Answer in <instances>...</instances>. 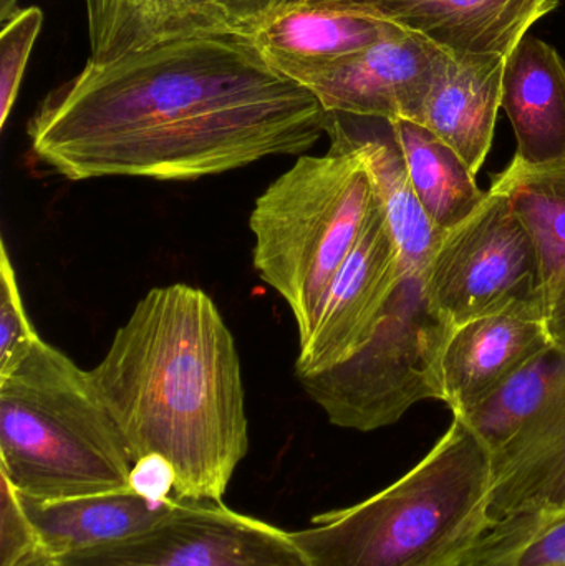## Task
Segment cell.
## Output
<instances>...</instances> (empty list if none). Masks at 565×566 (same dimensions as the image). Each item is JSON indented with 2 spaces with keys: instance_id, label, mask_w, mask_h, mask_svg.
<instances>
[{
  "instance_id": "cell-7",
  "label": "cell",
  "mask_w": 565,
  "mask_h": 566,
  "mask_svg": "<svg viewBox=\"0 0 565 566\" xmlns=\"http://www.w3.org/2000/svg\"><path fill=\"white\" fill-rule=\"evenodd\" d=\"M423 289L451 328L514 306H544L536 248L506 195L491 188L477 211L444 234Z\"/></svg>"
},
{
  "instance_id": "cell-20",
  "label": "cell",
  "mask_w": 565,
  "mask_h": 566,
  "mask_svg": "<svg viewBox=\"0 0 565 566\" xmlns=\"http://www.w3.org/2000/svg\"><path fill=\"white\" fill-rule=\"evenodd\" d=\"M425 214L441 232L470 218L486 198L477 175L447 143L410 119L391 122Z\"/></svg>"
},
{
  "instance_id": "cell-17",
  "label": "cell",
  "mask_w": 565,
  "mask_h": 566,
  "mask_svg": "<svg viewBox=\"0 0 565 566\" xmlns=\"http://www.w3.org/2000/svg\"><path fill=\"white\" fill-rule=\"evenodd\" d=\"M501 108L516 135L514 158L531 165L565 158V60L553 45L527 33L514 46Z\"/></svg>"
},
{
  "instance_id": "cell-23",
  "label": "cell",
  "mask_w": 565,
  "mask_h": 566,
  "mask_svg": "<svg viewBox=\"0 0 565 566\" xmlns=\"http://www.w3.org/2000/svg\"><path fill=\"white\" fill-rule=\"evenodd\" d=\"M463 566H565V507L500 518Z\"/></svg>"
},
{
  "instance_id": "cell-16",
  "label": "cell",
  "mask_w": 565,
  "mask_h": 566,
  "mask_svg": "<svg viewBox=\"0 0 565 566\" xmlns=\"http://www.w3.org/2000/svg\"><path fill=\"white\" fill-rule=\"evenodd\" d=\"M327 128L341 133L364 155L400 249L404 274L423 275L447 232L425 214L394 125L387 119L328 113Z\"/></svg>"
},
{
  "instance_id": "cell-5",
  "label": "cell",
  "mask_w": 565,
  "mask_h": 566,
  "mask_svg": "<svg viewBox=\"0 0 565 566\" xmlns=\"http://www.w3.org/2000/svg\"><path fill=\"white\" fill-rule=\"evenodd\" d=\"M325 155H302L255 201L252 262L291 310L299 343L311 336L328 285L360 239L378 192L364 155L325 128Z\"/></svg>"
},
{
  "instance_id": "cell-27",
  "label": "cell",
  "mask_w": 565,
  "mask_h": 566,
  "mask_svg": "<svg viewBox=\"0 0 565 566\" xmlns=\"http://www.w3.org/2000/svg\"><path fill=\"white\" fill-rule=\"evenodd\" d=\"M129 491L153 502L175 497L176 472L161 455H145L133 464Z\"/></svg>"
},
{
  "instance_id": "cell-18",
  "label": "cell",
  "mask_w": 565,
  "mask_h": 566,
  "mask_svg": "<svg viewBox=\"0 0 565 566\" xmlns=\"http://www.w3.org/2000/svg\"><path fill=\"white\" fill-rule=\"evenodd\" d=\"M85 7L93 65L181 36L236 32L211 0H85Z\"/></svg>"
},
{
  "instance_id": "cell-10",
  "label": "cell",
  "mask_w": 565,
  "mask_h": 566,
  "mask_svg": "<svg viewBox=\"0 0 565 566\" xmlns=\"http://www.w3.org/2000/svg\"><path fill=\"white\" fill-rule=\"evenodd\" d=\"M444 52L397 25L384 39L325 70L307 90L327 113L417 122Z\"/></svg>"
},
{
  "instance_id": "cell-3",
  "label": "cell",
  "mask_w": 565,
  "mask_h": 566,
  "mask_svg": "<svg viewBox=\"0 0 565 566\" xmlns=\"http://www.w3.org/2000/svg\"><path fill=\"white\" fill-rule=\"evenodd\" d=\"M494 524L491 452L453 416L397 482L291 537L312 566H463Z\"/></svg>"
},
{
  "instance_id": "cell-2",
  "label": "cell",
  "mask_w": 565,
  "mask_h": 566,
  "mask_svg": "<svg viewBox=\"0 0 565 566\" xmlns=\"http://www.w3.org/2000/svg\"><path fill=\"white\" fill-rule=\"evenodd\" d=\"M90 376L133 462L161 455L176 499L222 502L248 454L249 422L238 345L205 290H149Z\"/></svg>"
},
{
  "instance_id": "cell-13",
  "label": "cell",
  "mask_w": 565,
  "mask_h": 566,
  "mask_svg": "<svg viewBox=\"0 0 565 566\" xmlns=\"http://www.w3.org/2000/svg\"><path fill=\"white\" fill-rule=\"evenodd\" d=\"M395 27L307 0H285L248 35L272 69L307 88L325 70L384 39Z\"/></svg>"
},
{
  "instance_id": "cell-15",
  "label": "cell",
  "mask_w": 565,
  "mask_h": 566,
  "mask_svg": "<svg viewBox=\"0 0 565 566\" xmlns=\"http://www.w3.org/2000/svg\"><path fill=\"white\" fill-rule=\"evenodd\" d=\"M491 462L496 521L565 507V371L533 418L491 452Z\"/></svg>"
},
{
  "instance_id": "cell-26",
  "label": "cell",
  "mask_w": 565,
  "mask_h": 566,
  "mask_svg": "<svg viewBox=\"0 0 565 566\" xmlns=\"http://www.w3.org/2000/svg\"><path fill=\"white\" fill-rule=\"evenodd\" d=\"M50 557L19 492L0 474V566H30Z\"/></svg>"
},
{
  "instance_id": "cell-6",
  "label": "cell",
  "mask_w": 565,
  "mask_h": 566,
  "mask_svg": "<svg viewBox=\"0 0 565 566\" xmlns=\"http://www.w3.org/2000/svg\"><path fill=\"white\" fill-rule=\"evenodd\" d=\"M453 328L430 308L423 275L405 274L370 342L350 359L299 379L337 428L377 431L425 399L443 401V355Z\"/></svg>"
},
{
  "instance_id": "cell-22",
  "label": "cell",
  "mask_w": 565,
  "mask_h": 566,
  "mask_svg": "<svg viewBox=\"0 0 565 566\" xmlns=\"http://www.w3.org/2000/svg\"><path fill=\"white\" fill-rule=\"evenodd\" d=\"M564 371L563 353L547 349L477 408L454 418H460L486 446L488 451H498L523 428L524 422L533 418Z\"/></svg>"
},
{
  "instance_id": "cell-14",
  "label": "cell",
  "mask_w": 565,
  "mask_h": 566,
  "mask_svg": "<svg viewBox=\"0 0 565 566\" xmlns=\"http://www.w3.org/2000/svg\"><path fill=\"white\" fill-rule=\"evenodd\" d=\"M506 60L447 50L415 122L453 148L474 175L493 146Z\"/></svg>"
},
{
  "instance_id": "cell-28",
  "label": "cell",
  "mask_w": 565,
  "mask_h": 566,
  "mask_svg": "<svg viewBox=\"0 0 565 566\" xmlns=\"http://www.w3.org/2000/svg\"><path fill=\"white\" fill-rule=\"evenodd\" d=\"M236 32L248 35L285 0H211Z\"/></svg>"
},
{
  "instance_id": "cell-24",
  "label": "cell",
  "mask_w": 565,
  "mask_h": 566,
  "mask_svg": "<svg viewBox=\"0 0 565 566\" xmlns=\"http://www.w3.org/2000/svg\"><path fill=\"white\" fill-rule=\"evenodd\" d=\"M43 12L40 7L19 9L0 33V128H6L10 113L19 96L27 63L42 30Z\"/></svg>"
},
{
  "instance_id": "cell-29",
  "label": "cell",
  "mask_w": 565,
  "mask_h": 566,
  "mask_svg": "<svg viewBox=\"0 0 565 566\" xmlns=\"http://www.w3.org/2000/svg\"><path fill=\"white\" fill-rule=\"evenodd\" d=\"M544 328L551 346L565 356V275L544 292Z\"/></svg>"
},
{
  "instance_id": "cell-31",
  "label": "cell",
  "mask_w": 565,
  "mask_h": 566,
  "mask_svg": "<svg viewBox=\"0 0 565 566\" xmlns=\"http://www.w3.org/2000/svg\"><path fill=\"white\" fill-rule=\"evenodd\" d=\"M30 566H62L59 564V562L55 560V558L52 557H43L40 558L39 562H35V564Z\"/></svg>"
},
{
  "instance_id": "cell-9",
  "label": "cell",
  "mask_w": 565,
  "mask_h": 566,
  "mask_svg": "<svg viewBox=\"0 0 565 566\" xmlns=\"http://www.w3.org/2000/svg\"><path fill=\"white\" fill-rule=\"evenodd\" d=\"M404 275L400 249L378 196L360 239L322 298L311 336L299 343L297 378L327 371L360 352Z\"/></svg>"
},
{
  "instance_id": "cell-1",
  "label": "cell",
  "mask_w": 565,
  "mask_h": 566,
  "mask_svg": "<svg viewBox=\"0 0 565 566\" xmlns=\"http://www.w3.org/2000/svg\"><path fill=\"white\" fill-rule=\"evenodd\" d=\"M327 119L251 36L211 32L86 62L40 102L27 133L33 155L70 181H195L304 155Z\"/></svg>"
},
{
  "instance_id": "cell-4",
  "label": "cell",
  "mask_w": 565,
  "mask_h": 566,
  "mask_svg": "<svg viewBox=\"0 0 565 566\" xmlns=\"http://www.w3.org/2000/svg\"><path fill=\"white\" fill-rule=\"evenodd\" d=\"M133 464L90 371L42 336L0 375V474L22 497L128 491Z\"/></svg>"
},
{
  "instance_id": "cell-12",
  "label": "cell",
  "mask_w": 565,
  "mask_h": 566,
  "mask_svg": "<svg viewBox=\"0 0 565 566\" xmlns=\"http://www.w3.org/2000/svg\"><path fill=\"white\" fill-rule=\"evenodd\" d=\"M551 346L543 305H521L457 326L443 355L444 399L464 415Z\"/></svg>"
},
{
  "instance_id": "cell-11",
  "label": "cell",
  "mask_w": 565,
  "mask_h": 566,
  "mask_svg": "<svg viewBox=\"0 0 565 566\" xmlns=\"http://www.w3.org/2000/svg\"><path fill=\"white\" fill-rule=\"evenodd\" d=\"M395 23L451 52L510 56L559 0H307Z\"/></svg>"
},
{
  "instance_id": "cell-25",
  "label": "cell",
  "mask_w": 565,
  "mask_h": 566,
  "mask_svg": "<svg viewBox=\"0 0 565 566\" xmlns=\"http://www.w3.org/2000/svg\"><path fill=\"white\" fill-rule=\"evenodd\" d=\"M27 315L15 268L6 241L0 245V375L9 371L39 338Z\"/></svg>"
},
{
  "instance_id": "cell-19",
  "label": "cell",
  "mask_w": 565,
  "mask_h": 566,
  "mask_svg": "<svg viewBox=\"0 0 565 566\" xmlns=\"http://www.w3.org/2000/svg\"><path fill=\"white\" fill-rule=\"evenodd\" d=\"M20 499L52 558L133 537L161 521L178 502L176 497L148 501L129 489L69 501Z\"/></svg>"
},
{
  "instance_id": "cell-21",
  "label": "cell",
  "mask_w": 565,
  "mask_h": 566,
  "mask_svg": "<svg viewBox=\"0 0 565 566\" xmlns=\"http://www.w3.org/2000/svg\"><path fill=\"white\" fill-rule=\"evenodd\" d=\"M491 188L508 196L533 239L544 295L565 275V158L544 165L514 158Z\"/></svg>"
},
{
  "instance_id": "cell-8",
  "label": "cell",
  "mask_w": 565,
  "mask_h": 566,
  "mask_svg": "<svg viewBox=\"0 0 565 566\" xmlns=\"http://www.w3.org/2000/svg\"><path fill=\"white\" fill-rule=\"evenodd\" d=\"M55 560L62 566H312L291 532L222 502L179 499L146 531Z\"/></svg>"
},
{
  "instance_id": "cell-30",
  "label": "cell",
  "mask_w": 565,
  "mask_h": 566,
  "mask_svg": "<svg viewBox=\"0 0 565 566\" xmlns=\"http://www.w3.org/2000/svg\"><path fill=\"white\" fill-rule=\"evenodd\" d=\"M19 9V0H0V22L6 23Z\"/></svg>"
}]
</instances>
